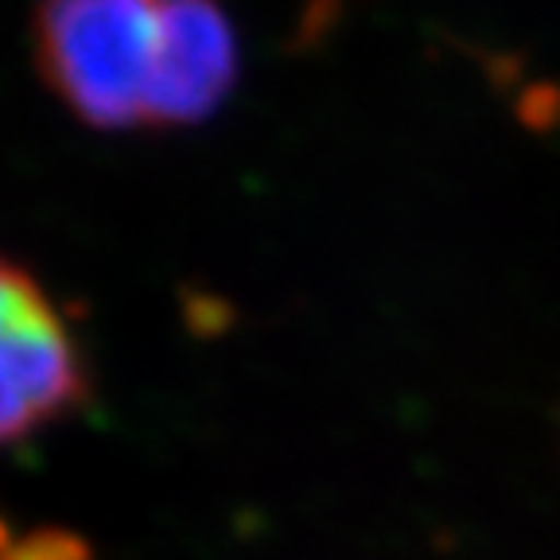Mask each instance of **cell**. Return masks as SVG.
<instances>
[{
  "label": "cell",
  "mask_w": 560,
  "mask_h": 560,
  "mask_svg": "<svg viewBox=\"0 0 560 560\" xmlns=\"http://www.w3.org/2000/svg\"><path fill=\"white\" fill-rule=\"evenodd\" d=\"M86 397L90 366L70 319L24 265L0 257V447L59 424Z\"/></svg>",
  "instance_id": "obj_2"
},
{
  "label": "cell",
  "mask_w": 560,
  "mask_h": 560,
  "mask_svg": "<svg viewBox=\"0 0 560 560\" xmlns=\"http://www.w3.org/2000/svg\"><path fill=\"white\" fill-rule=\"evenodd\" d=\"M172 0H39L32 55L74 121L102 132L152 129Z\"/></svg>",
  "instance_id": "obj_1"
},
{
  "label": "cell",
  "mask_w": 560,
  "mask_h": 560,
  "mask_svg": "<svg viewBox=\"0 0 560 560\" xmlns=\"http://www.w3.org/2000/svg\"><path fill=\"white\" fill-rule=\"evenodd\" d=\"M237 67V27L222 0H172L167 12V51L160 74L152 132L195 129L219 114L234 94Z\"/></svg>",
  "instance_id": "obj_3"
}]
</instances>
